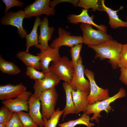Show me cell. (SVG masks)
Returning a JSON list of instances; mask_svg holds the SVG:
<instances>
[{
  "label": "cell",
  "instance_id": "cell-22",
  "mask_svg": "<svg viewBox=\"0 0 127 127\" xmlns=\"http://www.w3.org/2000/svg\"><path fill=\"white\" fill-rule=\"evenodd\" d=\"M41 20L39 17H36L35 20L33 27L30 33L27 34L25 37L26 40V49L25 51L29 52L30 47L35 46L39 44L38 37L37 32L38 27L39 26Z\"/></svg>",
  "mask_w": 127,
  "mask_h": 127
},
{
  "label": "cell",
  "instance_id": "cell-38",
  "mask_svg": "<svg viewBox=\"0 0 127 127\" xmlns=\"http://www.w3.org/2000/svg\"></svg>",
  "mask_w": 127,
  "mask_h": 127
},
{
  "label": "cell",
  "instance_id": "cell-7",
  "mask_svg": "<svg viewBox=\"0 0 127 127\" xmlns=\"http://www.w3.org/2000/svg\"><path fill=\"white\" fill-rule=\"evenodd\" d=\"M26 18L24 10H19L15 12L10 11L6 12L1 18L0 22L3 25H10L16 27L18 34L23 39L25 38L27 34L23 26V20Z\"/></svg>",
  "mask_w": 127,
  "mask_h": 127
},
{
  "label": "cell",
  "instance_id": "cell-20",
  "mask_svg": "<svg viewBox=\"0 0 127 127\" xmlns=\"http://www.w3.org/2000/svg\"><path fill=\"white\" fill-rule=\"evenodd\" d=\"M63 87L65 91L66 103L65 106L63 110L62 120H64L66 115L69 114H77L73 101L71 93L72 87L70 83L64 82L63 84Z\"/></svg>",
  "mask_w": 127,
  "mask_h": 127
},
{
  "label": "cell",
  "instance_id": "cell-25",
  "mask_svg": "<svg viewBox=\"0 0 127 127\" xmlns=\"http://www.w3.org/2000/svg\"><path fill=\"white\" fill-rule=\"evenodd\" d=\"M63 113V110L61 111L60 108H58L49 119L43 118L44 127H56L60 118Z\"/></svg>",
  "mask_w": 127,
  "mask_h": 127
},
{
  "label": "cell",
  "instance_id": "cell-34",
  "mask_svg": "<svg viewBox=\"0 0 127 127\" xmlns=\"http://www.w3.org/2000/svg\"><path fill=\"white\" fill-rule=\"evenodd\" d=\"M79 1L78 0H54L50 1L49 5L51 7L54 8L55 6L59 3L62 2H68L72 4L74 6L76 7Z\"/></svg>",
  "mask_w": 127,
  "mask_h": 127
},
{
  "label": "cell",
  "instance_id": "cell-32",
  "mask_svg": "<svg viewBox=\"0 0 127 127\" xmlns=\"http://www.w3.org/2000/svg\"><path fill=\"white\" fill-rule=\"evenodd\" d=\"M2 1L6 5L5 9L4 12V14L12 8L15 6L22 7L24 4L23 2L17 0H2Z\"/></svg>",
  "mask_w": 127,
  "mask_h": 127
},
{
  "label": "cell",
  "instance_id": "cell-36",
  "mask_svg": "<svg viewBox=\"0 0 127 127\" xmlns=\"http://www.w3.org/2000/svg\"><path fill=\"white\" fill-rule=\"evenodd\" d=\"M0 127H6V125L0 124Z\"/></svg>",
  "mask_w": 127,
  "mask_h": 127
},
{
  "label": "cell",
  "instance_id": "cell-30",
  "mask_svg": "<svg viewBox=\"0 0 127 127\" xmlns=\"http://www.w3.org/2000/svg\"><path fill=\"white\" fill-rule=\"evenodd\" d=\"M26 75L30 79L35 80L41 79L45 76V74L38 71L35 68L27 67L26 72Z\"/></svg>",
  "mask_w": 127,
  "mask_h": 127
},
{
  "label": "cell",
  "instance_id": "cell-31",
  "mask_svg": "<svg viewBox=\"0 0 127 127\" xmlns=\"http://www.w3.org/2000/svg\"><path fill=\"white\" fill-rule=\"evenodd\" d=\"M127 65V43L123 44L118 65L120 68L125 67Z\"/></svg>",
  "mask_w": 127,
  "mask_h": 127
},
{
  "label": "cell",
  "instance_id": "cell-5",
  "mask_svg": "<svg viewBox=\"0 0 127 127\" xmlns=\"http://www.w3.org/2000/svg\"><path fill=\"white\" fill-rule=\"evenodd\" d=\"M58 94L55 87L43 92L39 99L41 105L42 118L49 119L55 111Z\"/></svg>",
  "mask_w": 127,
  "mask_h": 127
},
{
  "label": "cell",
  "instance_id": "cell-16",
  "mask_svg": "<svg viewBox=\"0 0 127 127\" xmlns=\"http://www.w3.org/2000/svg\"><path fill=\"white\" fill-rule=\"evenodd\" d=\"M41 103L39 99L32 94L28 100V113L34 122L39 127H44V121L40 112Z\"/></svg>",
  "mask_w": 127,
  "mask_h": 127
},
{
  "label": "cell",
  "instance_id": "cell-35",
  "mask_svg": "<svg viewBox=\"0 0 127 127\" xmlns=\"http://www.w3.org/2000/svg\"><path fill=\"white\" fill-rule=\"evenodd\" d=\"M120 72L119 80L123 83L127 85V68H120Z\"/></svg>",
  "mask_w": 127,
  "mask_h": 127
},
{
  "label": "cell",
  "instance_id": "cell-19",
  "mask_svg": "<svg viewBox=\"0 0 127 127\" xmlns=\"http://www.w3.org/2000/svg\"><path fill=\"white\" fill-rule=\"evenodd\" d=\"M101 6L103 11L106 12L108 15L109 23L111 28L115 29L119 27H127V22L120 19L117 14L119 10L123 8V7H121L119 9L115 11L107 7L105 4L104 0H101Z\"/></svg>",
  "mask_w": 127,
  "mask_h": 127
},
{
  "label": "cell",
  "instance_id": "cell-10",
  "mask_svg": "<svg viewBox=\"0 0 127 127\" xmlns=\"http://www.w3.org/2000/svg\"><path fill=\"white\" fill-rule=\"evenodd\" d=\"M84 66L83 65L82 58L80 56L70 83L72 89L75 91L77 89L90 92V84L89 81L85 77Z\"/></svg>",
  "mask_w": 127,
  "mask_h": 127
},
{
  "label": "cell",
  "instance_id": "cell-2",
  "mask_svg": "<svg viewBox=\"0 0 127 127\" xmlns=\"http://www.w3.org/2000/svg\"><path fill=\"white\" fill-rule=\"evenodd\" d=\"M126 95L125 90L121 88L118 92L113 96L91 104H88L85 113L88 115L93 114V115L90 118V120L92 121L95 120L98 123L99 118L101 116L100 115L101 112L103 111H105L107 112H109L112 109L110 104L118 99L125 97Z\"/></svg>",
  "mask_w": 127,
  "mask_h": 127
},
{
  "label": "cell",
  "instance_id": "cell-12",
  "mask_svg": "<svg viewBox=\"0 0 127 127\" xmlns=\"http://www.w3.org/2000/svg\"><path fill=\"white\" fill-rule=\"evenodd\" d=\"M32 94L31 91H26L14 99L3 100L2 103L13 112L23 111H28V100Z\"/></svg>",
  "mask_w": 127,
  "mask_h": 127
},
{
  "label": "cell",
  "instance_id": "cell-26",
  "mask_svg": "<svg viewBox=\"0 0 127 127\" xmlns=\"http://www.w3.org/2000/svg\"><path fill=\"white\" fill-rule=\"evenodd\" d=\"M98 2L97 0H80L79 1L77 6L87 10L91 8L93 11H103L101 6L98 4Z\"/></svg>",
  "mask_w": 127,
  "mask_h": 127
},
{
  "label": "cell",
  "instance_id": "cell-9",
  "mask_svg": "<svg viewBox=\"0 0 127 127\" xmlns=\"http://www.w3.org/2000/svg\"><path fill=\"white\" fill-rule=\"evenodd\" d=\"M58 37L53 40L49 45L53 48H60L65 46L71 48L75 45L83 43L82 37L71 35V33L61 27L58 29Z\"/></svg>",
  "mask_w": 127,
  "mask_h": 127
},
{
  "label": "cell",
  "instance_id": "cell-13",
  "mask_svg": "<svg viewBox=\"0 0 127 127\" xmlns=\"http://www.w3.org/2000/svg\"><path fill=\"white\" fill-rule=\"evenodd\" d=\"M39 26L40 33L38 37L39 44L35 47L42 51L50 47L48 42L51 39L54 28L53 27H49L48 20L45 16L41 20Z\"/></svg>",
  "mask_w": 127,
  "mask_h": 127
},
{
  "label": "cell",
  "instance_id": "cell-17",
  "mask_svg": "<svg viewBox=\"0 0 127 127\" xmlns=\"http://www.w3.org/2000/svg\"><path fill=\"white\" fill-rule=\"evenodd\" d=\"M87 11V10L84 9L82 10L81 13L79 15L74 14L70 15L68 17L69 22L74 24L81 23L82 24L92 25L98 30L106 32L107 27L104 25H98L94 23L93 21V16H90L88 13Z\"/></svg>",
  "mask_w": 127,
  "mask_h": 127
},
{
  "label": "cell",
  "instance_id": "cell-15",
  "mask_svg": "<svg viewBox=\"0 0 127 127\" xmlns=\"http://www.w3.org/2000/svg\"><path fill=\"white\" fill-rule=\"evenodd\" d=\"M27 88L21 83L15 85L11 83L0 86V99H13L26 91Z\"/></svg>",
  "mask_w": 127,
  "mask_h": 127
},
{
  "label": "cell",
  "instance_id": "cell-21",
  "mask_svg": "<svg viewBox=\"0 0 127 127\" xmlns=\"http://www.w3.org/2000/svg\"><path fill=\"white\" fill-rule=\"evenodd\" d=\"M16 57L20 60L27 67H34L37 70L40 69V56H35L26 51H21L17 53Z\"/></svg>",
  "mask_w": 127,
  "mask_h": 127
},
{
  "label": "cell",
  "instance_id": "cell-3",
  "mask_svg": "<svg viewBox=\"0 0 127 127\" xmlns=\"http://www.w3.org/2000/svg\"><path fill=\"white\" fill-rule=\"evenodd\" d=\"M80 28L82 32L83 43L88 46L98 45L112 40L111 36L106 32L99 30H95L91 25L82 24Z\"/></svg>",
  "mask_w": 127,
  "mask_h": 127
},
{
  "label": "cell",
  "instance_id": "cell-28",
  "mask_svg": "<svg viewBox=\"0 0 127 127\" xmlns=\"http://www.w3.org/2000/svg\"><path fill=\"white\" fill-rule=\"evenodd\" d=\"M14 112L3 105L0 108V124L6 125L12 119Z\"/></svg>",
  "mask_w": 127,
  "mask_h": 127
},
{
  "label": "cell",
  "instance_id": "cell-4",
  "mask_svg": "<svg viewBox=\"0 0 127 127\" xmlns=\"http://www.w3.org/2000/svg\"><path fill=\"white\" fill-rule=\"evenodd\" d=\"M49 71L61 80L70 83L75 71L71 60L64 56L56 62H52L49 67Z\"/></svg>",
  "mask_w": 127,
  "mask_h": 127
},
{
  "label": "cell",
  "instance_id": "cell-24",
  "mask_svg": "<svg viewBox=\"0 0 127 127\" xmlns=\"http://www.w3.org/2000/svg\"><path fill=\"white\" fill-rule=\"evenodd\" d=\"M0 70L2 73L10 75H16L21 71L14 63L5 60L1 55L0 56Z\"/></svg>",
  "mask_w": 127,
  "mask_h": 127
},
{
  "label": "cell",
  "instance_id": "cell-8",
  "mask_svg": "<svg viewBox=\"0 0 127 127\" xmlns=\"http://www.w3.org/2000/svg\"><path fill=\"white\" fill-rule=\"evenodd\" d=\"M50 0H36L32 4L28 5L24 8L26 18L32 17H39L43 14L47 16L55 15L56 11L51 7Z\"/></svg>",
  "mask_w": 127,
  "mask_h": 127
},
{
  "label": "cell",
  "instance_id": "cell-23",
  "mask_svg": "<svg viewBox=\"0 0 127 127\" xmlns=\"http://www.w3.org/2000/svg\"><path fill=\"white\" fill-rule=\"evenodd\" d=\"M90 121L89 115L84 112L81 117L79 118L60 123L58 126L59 127H74L77 125L80 124L84 125L87 127H92L94 126V124L90 122Z\"/></svg>",
  "mask_w": 127,
  "mask_h": 127
},
{
  "label": "cell",
  "instance_id": "cell-37",
  "mask_svg": "<svg viewBox=\"0 0 127 127\" xmlns=\"http://www.w3.org/2000/svg\"><path fill=\"white\" fill-rule=\"evenodd\" d=\"M125 67L126 68H127V66H126Z\"/></svg>",
  "mask_w": 127,
  "mask_h": 127
},
{
  "label": "cell",
  "instance_id": "cell-6",
  "mask_svg": "<svg viewBox=\"0 0 127 127\" xmlns=\"http://www.w3.org/2000/svg\"><path fill=\"white\" fill-rule=\"evenodd\" d=\"M84 72L90 84V91L87 98L88 104H91L109 97L108 89L100 87L96 84L93 72L86 68H85Z\"/></svg>",
  "mask_w": 127,
  "mask_h": 127
},
{
  "label": "cell",
  "instance_id": "cell-11",
  "mask_svg": "<svg viewBox=\"0 0 127 127\" xmlns=\"http://www.w3.org/2000/svg\"><path fill=\"white\" fill-rule=\"evenodd\" d=\"M45 74V77L40 80H35L33 88L34 96L39 98L43 91L50 89L58 85L61 80L54 74L50 71Z\"/></svg>",
  "mask_w": 127,
  "mask_h": 127
},
{
  "label": "cell",
  "instance_id": "cell-1",
  "mask_svg": "<svg viewBox=\"0 0 127 127\" xmlns=\"http://www.w3.org/2000/svg\"><path fill=\"white\" fill-rule=\"evenodd\" d=\"M88 46L95 52V59L99 58L101 60L108 59L113 69H115L118 67L123 44L112 40L98 45Z\"/></svg>",
  "mask_w": 127,
  "mask_h": 127
},
{
  "label": "cell",
  "instance_id": "cell-29",
  "mask_svg": "<svg viewBox=\"0 0 127 127\" xmlns=\"http://www.w3.org/2000/svg\"><path fill=\"white\" fill-rule=\"evenodd\" d=\"M82 47V44L76 45L71 48L70 52L71 57V61L75 69L80 56V53Z\"/></svg>",
  "mask_w": 127,
  "mask_h": 127
},
{
  "label": "cell",
  "instance_id": "cell-27",
  "mask_svg": "<svg viewBox=\"0 0 127 127\" xmlns=\"http://www.w3.org/2000/svg\"><path fill=\"white\" fill-rule=\"evenodd\" d=\"M23 127H38L29 114L23 111L16 112Z\"/></svg>",
  "mask_w": 127,
  "mask_h": 127
},
{
  "label": "cell",
  "instance_id": "cell-33",
  "mask_svg": "<svg viewBox=\"0 0 127 127\" xmlns=\"http://www.w3.org/2000/svg\"><path fill=\"white\" fill-rule=\"evenodd\" d=\"M6 127H23L16 112L14 113L12 117L6 125Z\"/></svg>",
  "mask_w": 127,
  "mask_h": 127
},
{
  "label": "cell",
  "instance_id": "cell-18",
  "mask_svg": "<svg viewBox=\"0 0 127 127\" xmlns=\"http://www.w3.org/2000/svg\"><path fill=\"white\" fill-rule=\"evenodd\" d=\"M89 93L79 89L75 91L72 89V97L77 114L80 112H86L88 104L87 98Z\"/></svg>",
  "mask_w": 127,
  "mask_h": 127
},
{
  "label": "cell",
  "instance_id": "cell-14",
  "mask_svg": "<svg viewBox=\"0 0 127 127\" xmlns=\"http://www.w3.org/2000/svg\"><path fill=\"white\" fill-rule=\"evenodd\" d=\"M59 48H53L50 47L44 51H40L37 55L40 57V66L42 72L46 74L50 71L49 65L51 62H55L58 61L61 58L59 53Z\"/></svg>",
  "mask_w": 127,
  "mask_h": 127
}]
</instances>
